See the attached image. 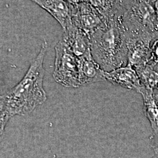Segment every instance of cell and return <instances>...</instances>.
<instances>
[{
	"label": "cell",
	"mask_w": 158,
	"mask_h": 158,
	"mask_svg": "<svg viewBox=\"0 0 158 158\" xmlns=\"http://www.w3.org/2000/svg\"><path fill=\"white\" fill-rule=\"evenodd\" d=\"M48 47V42L45 40L23 80L2 96L4 111L11 118L15 115H25L32 113L46 100L43 81L45 76L44 63Z\"/></svg>",
	"instance_id": "6da1fadb"
},
{
	"label": "cell",
	"mask_w": 158,
	"mask_h": 158,
	"mask_svg": "<svg viewBox=\"0 0 158 158\" xmlns=\"http://www.w3.org/2000/svg\"><path fill=\"white\" fill-rule=\"evenodd\" d=\"M91 55L105 72L127 65V49L124 32L117 19L90 35Z\"/></svg>",
	"instance_id": "7a4b0ae2"
},
{
	"label": "cell",
	"mask_w": 158,
	"mask_h": 158,
	"mask_svg": "<svg viewBox=\"0 0 158 158\" xmlns=\"http://www.w3.org/2000/svg\"><path fill=\"white\" fill-rule=\"evenodd\" d=\"M117 19L125 34L158 36V20L153 0H123Z\"/></svg>",
	"instance_id": "3957f363"
},
{
	"label": "cell",
	"mask_w": 158,
	"mask_h": 158,
	"mask_svg": "<svg viewBox=\"0 0 158 158\" xmlns=\"http://www.w3.org/2000/svg\"><path fill=\"white\" fill-rule=\"evenodd\" d=\"M53 78L58 83L66 87L77 88L79 82L78 59L61 40L55 46Z\"/></svg>",
	"instance_id": "277c9868"
},
{
	"label": "cell",
	"mask_w": 158,
	"mask_h": 158,
	"mask_svg": "<svg viewBox=\"0 0 158 158\" xmlns=\"http://www.w3.org/2000/svg\"><path fill=\"white\" fill-rule=\"evenodd\" d=\"M127 49V64L139 68L149 62L150 44L156 35L152 34H125Z\"/></svg>",
	"instance_id": "5b68a950"
},
{
	"label": "cell",
	"mask_w": 158,
	"mask_h": 158,
	"mask_svg": "<svg viewBox=\"0 0 158 158\" xmlns=\"http://www.w3.org/2000/svg\"><path fill=\"white\" fill-rule=\"evenodd\" d=\"M72 21L74 24L90 36L107 23L106 18L91 5L84 2L73 6Z\"/></svg>",
	"instance_id": "8992f818"
},
{
	"label": "cell",
	"mask_w": 158,
	"mask_h": 158,
	"mask_svg": "<svg viewBox=\"0 0 158 158\" xmlns=\"http://www.w3.org/2000/svg\"><path fill=\"white\" fill-rule=\"evenodd\" d=\"M77 59L80 86L106 80L105 72L94 60L91 51L82 56L77 57Z\"/></svg>",
	"instance_id": "52a82bcc"
},
{
	"label": "cell",
	"mask_w": 158,
	"mask_h": 158,
	"mask_svg": "<svg viewBox=\"0 0 158 158\" xmlns=\"http://www.w3.org/2000/svg\"><path fill=\"white\" fill-rule=\"evenodd\" d=\"M63 41L74 55L80 57L91 51L90 37L73 23L63 31Z\"/></svg>",
	"instance_id": "ba28073f"
},
{
	"label": "cell",
	"mask_w": 158,
	"mask_h": 158,
	"mask_svg": "<svg viewBox=\"0 0 158 158\" xmlns=\"http://www.w3.org/2000/svg\"><path fill=\"white\" fill-rule=\"evenodd\" d=\"M32 1L49 12L59 23L63 31L73 23V6L65 0H33Z\"/></svg>",
	"instance_id": "9c48e42d"
},
{
	"label": "cell",
	"mask_w": 158,
	"mask_h": 158,
	"mask_svg": "<svg viewBox=\"0 0 158 158\" xmlns=\"http://www.w3.org/2000/svg\"><path fill=\"white\" fill-rule=\"evenodd\" d=\"M106 80L113 85H117L128 90L139 93L142 86L134 68L126 65L112 71L105 72Z\"/></svg>",
	"instance_id": "30bf717a"
},
{
	"label": "cell",
	"mask_w": 158,
	"mask_h": 158,
	"mask_svg": "<svg viewBox=\"0 0 158 158\" xmlns=\"http://www.w3.org/2000/svg\"><path fill=\"white\" fill-rule=\"evenodd\" d=\"M139 93L143 102V112L151 125L155 137H158V95L153 90L142 87Z\"/></svg>",
	"instance_id": "8fae6325"
},
{
	"label": "cell",
	"mask_w": 158,
	"mask_h": 158,
	"mask_svg": "<svg viewBox=\"0 0 158 158\" xmlns=\"http://www.w3.org/2000/svg\"><path fill=\"white\" fill-rule=\"evenodd\" d=\"M88 2L108 21L117 19L123 0H88Z\"/></svg>",
	"instance_id": "7c38bea8"
},
{
	"label": "cell",
	"mask_w": 158,
	"mask_h": 158,
	"mask_svg": "<svg viewBox=\"0 0 158 158\" xmlns=\"http://www.w3.org/2000/svg\"><path fill=\"white\" fill-rule=\"evenodd\" d=\"M155 66L156 64L149 62L135 69L142 85L153 90L156 89L158 83V71L155 70Z\"/></svg>",
	"instance_id": "4fadbf2b"
},
{
	"label": "cell",
	"mask_w": 158,
	"mask_h": 158,
	"mask_svg": "<svg viewBox=\"0 0 158 158\" xmlns=\"http://www.w3.org/2000/svg\"><path fill=\"white\" fill-rule=\"evenodd\" d=\"M149 62L154 64L158 63V39L156 40L151 48V57Z\"/></svg>",
	"instance_id": "5bb4252c"
},
{
	"label": "cell",
	"mask_w": 158,
	"mask_h": 158,
	"mask_svg": "<svg viewBox=\"0 0 158 158\" xmlns=\"http://www.w3.org/2000/svg\"><path fill=\"white\" fill-rule=\"evenodd\" d=\"M10 118L11 117L6 111L0 115V141L5 130L6 125Z\"/></svg>",
	"instance_id": "9a60e30c"
},
{
	"label": "cell",
	"mask_w": 158,
	"mask_h": 158,
	"mask_svg": "<svg viewBox=\"0 0 158 158\" xmlns=\"http://www.w3.org/2000/svg\"><path fill=\"white\" fill-rule=\"evenodd\" d=\"M65 1L70 5L73 6H78L80 4L84 2H88V0H65Z\"/></svg>",
	"instance_id": "2e32d148"
},
{
	"label": "cell",
	"mask_w": 158,
	"mask_h": 158,
	"mask_svg": "<svg viewBox=\"0 0 158 158\" xmlns=\"http://www.w3.org/2000/svg\"><path fill=\"white\" fill-rule=\"evenodd\" d=\"M4 102H3V98L2 96L0 95V115L2 113H4Z\"/></svg>",
	"instance_id": "e0dca14e"
},
{
	"label": "cell",
	"mask_w": 158,
	"mask_h": 158,
	"mask_svg": "<svg viewBox=\"0 0 158 158\" xmlns=\"http://www.w3.org/2000/svg\"><path fill=\"white\" fill-rule=\"evenodd\" d=\"M153 5H154L155 10L158 20V0H153Z\"/></svg>",
	"instance_id": "ac0fdd59"
},
{
	"label": "cell",
	"mask_w": 158,
	"mask_h": 158,
	"mask_svg": "<svg viewBox=\"0 0 158 158\" xmlns=\"http://www.w3.org/2000/svg\"><path fill=\"white\" fill-rule=\"evenodd\" d=\"M152 147L155 154H158V142L156 143L155 145H152Z\"/></svg>",
	"instance_id": "d6986e66"
},
{
	"label": "cell",
	"mask_w": 158,
	"mask_h": 158,
	"mask_svg": "<svg viewBox=\"0 0 158 158\" xmlns=\"http://www.w3.org/2000/svg\"><path fill=\"white\" fill-rule=\"evenodd\" d=\"M156 89L158 91V85H157V86H156Z\"/></svg>",
	"instance_id": "ffe728a7"
},
{
	"label": "cell",
	"mask_w": 158,
	"mask_h": 158,
	"mask_svg": "<svg viewBox=\"0 0 158 158\" xmlns=\"http://www.w3.org/2000/svg\"><path fill=\"white\" fill-rule=\"evenodd\" d=\"M31 1H33V0H31Z\"/></svg>",
	"instance_id": "44dd1931"
}]
</instances>
